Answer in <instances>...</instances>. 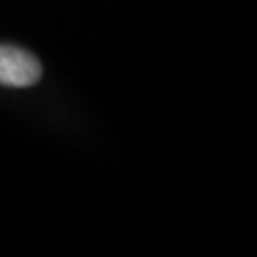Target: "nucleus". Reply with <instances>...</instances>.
Returning a JSON list of instances; mask_svg holds the SVG:
<instances>
[{
	"label": "nucleus",
	"mask_w": 257,
	"mask_h": 257,
	"mask_svg": "<svg viewBox=\"0 0 257 257\" xmlns=\"http://www.w3.org/2000/svg\"><path fill=\"white\" fill-rule=\"evenodd\" d=\"M42 76V65L27 50L0 44V84L12 88H29Z\"/></svg>",
	"instance_id": "1"
}]
</instances>
